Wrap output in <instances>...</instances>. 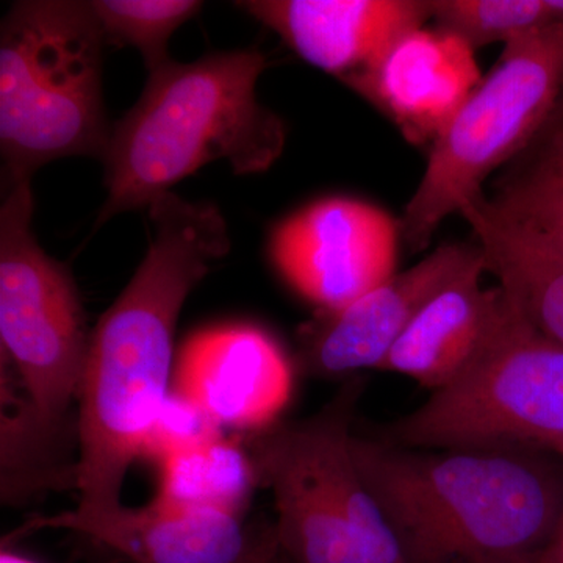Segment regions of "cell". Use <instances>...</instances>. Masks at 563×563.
Wrapping results in <instances>:
<instances>
[{"mask_svg":"<svg viewBox=\"0 0 563 563\" xmlns=\"http://www.w3.org/2000/svg\"><path fill=\"white\" fill-rule=\"evenodd\" d=\"M485 263L459 274L422 307L379 372L401 374L437 391L453 384L487 350L510 310L501 287L485 288Z\"/></svg>","mask_w":563,"mask_h":563,"instance_id":"15","label":"cell"},{"mask_svg":"<svg viewBox=\"0 0 563 563\" xmlns=\"http://www.w3.org/2000/svg\"><path fill=\"white\" fill-rule=\"evenodd\" d=\"M66 529L90 537L133 563H233L243 553L247 525L214 510H176L152 501L140 509L69 510L36 517L13 537Z\"/></svg>","mask_w":563,"mask_h":563,"instance_id":"14","label":"cell"},{"mask_svg":"<svg viewBox=\"0 0 563 563\" xmlns=\"http://www.w3.org/2000/svg\"><path fill=\"white\" fill-rule=\"evenodd\" d=\"M266 68L263 52L240 49L152 70L139 101L111 128L102 157L107 199L96 229L147 209L207 163L225 161L239 176L268 172L287 129L258 101Z\"/></svg>","mask_w":563,"mask_h":563,"instance_id":"3","label":"cell"},{"mask_svg":"<svg viewBox=\"0 0 563 563\" xmlns=\"http://www.w3.org/2000/svg\"><path fill=\"white\" fill-rule=\"evenodd\" d=\"M351 450L407 563H531L562 517L554 451L415 450L357 432Z\"/></svg>","mask_w":563,"mask_h":563,"instance_id":"2","label":"cell"},{"mask_svg":"<svg viewBox=\"0 0 563 563\" xmlns=\"http://www.w3.org/2000/svg\"><path fill=\"white\" fill-rule=\"evenodd\" d=\"M0 32L5 181L32 180L60 158H102L111 133L102 95L107 41L91 3L18 2Z\"/></svg>","mask_w":563,"mask_h":563,"instance_id":"4","label":"cell"},{"mask_svg":"<svg viewBox=\"0 0 563 563\" xmlns=\"http://www.w3.org/2000/svg\"><path fill=\"white\" fill-rule=\"evenodd\" d=\"M555 131H563V91L561 98H559L558 106H555L553 117H551L550 122H548L547 128H544V131L542 135L539 136V140L542 139V136L548 135V133Z\"/></svg>","mask_w":563,"mask_h":563,"instance_id":"25","label":"cell"},{"mask_svg":"<svg viewBox=\"0 0 563 563\" xmlns=\"http://www.w3.org/2000/svg\"><path fill=\"white\" fill-rule=\"evenodd\" d=\"M295 369L272 333L233 322L192 333L177 352L173 390L220 428L263 431L290 402Z\"/></svg>","mask_w":563,"mask_h":563,"instance_id":"11","label":"cell"},{"mask_svg":"<svg viewBox=\"0 0 563 563\" xmlns=\"http://www.w3.org/2000/svg\"><path fill=\"white\" fill-rule=\"evenodd\" d=\"M431 20L474 51L506 46L555 22L550 0H431Z\"/></svg>","mask_w":563,"mask_h":563,"instance_id":"19","label":"cell"},{"mask_svg":"<svg viewBox=\"0 0 563 563\" xmlns=\"http://www.w3.org/2000/svg\"><path fill=\"white\" fill-rule=\"evenodd\" d=\"M563 91V22L506 44L429 150L404 210L402 243L424 251L444 220L484 196V181L531 150Z\"/></svg>","mask_w":563,"mask_h":563,"instance_id":"6","label":"cell"},{"mask_svg":"<svg viewBox=\"0 0 563 563\" xmlns=\"http://www.w3.org/2000/svg\"><path fill=\"white\" fill-rule=\"evenodd\" d=\"M146 210L152 225L146 255L88 343L74 465L80 512L121 506L125 473L143 454L155 415L172 391L174 332L184 303L232 246L228 222L213 203L169 191Z\"/></svg>","mask_w":563,"mask_h":563,"instance_id":"1","label":"cell"},{"mask_svg":"<svg viewBox=\"0 0 563 563\" xmlns=\"http://www.w3.org/2000/svg\"><path fill=\"white\" fill-rule=\"evenodd\" d=\"M483 77L476 51L465 41L421 25L342 81L387 118L407 143L431 150Z\"/></svg>","mask_w":563,"mask_h":563,"instance_id":"12","label":"cell"},{"mask_svg":"<svg viewBox=\"0 0 563 563\" xmlns=\"http://www.w3.org/2000/svg\"><path fill=\"white\" fill-rule=\"evenodd\" d=\"M233 563H287L277 539L276 526L268 521L247 525L246 547Z\"/></svg>","mask_w":563,"mask_h":563,"instance_id":"22","label":"cell"},{"mask_svg":"<svg viewBox=\"0 0 563 563\" xmlns=\"http://www.w3.org/2000/svg\"><path fill=\"white\" fill-rule=\"evenodd\" d=\"M531 563H563V512L550 542Z\"/></svg>","mask_w":563,"mask_h":563,"instance_id":"24","label":"cell"},{"mask_svg":"<svg viewBox=\"0 0 563 563\" xmlns=\"http://www.w3.org/2000/svg\"><path fill=\"white\" fill-rule=\"evenodd\" d=\"M533 147H539V152L529 163L563 180V131L548 133L537 140L531 150Z\"/></svg>","mask_w":563,"mask_h":563,"instance_id":"23","label":"cell"},{"mask_svg":"<svg viewBox=\"0 0 563 563\" xmlns=\"http://www.w3.org/2000/svg\"><path fill=\"white\" fill-rule=\"evenodd\" d=\"M0 209V342L20 376L21 409L3 418L14 446L44 442L79 398L90 336L68 266L33 233L32 180L5 181Z\"/></svg>","mask_w":563,"mask_h":563,"instance_id":"7","label":"cell"},{"mask_svg":"<svg viewBox=\"0 0 563 563\" xmlns=\"http://www.w3.org/2000/svg\"><path fill=\"white\" fill-rule=\"evenodd\" d=\"M91 9L107 43L140 52L147 73L172 62L169 40L202 10L192 0H92Z\"/></svg>","mask_w":563,"mask_h":563,"instance_id":"18","label":"cell"},{"mask_svg":"<svg viewBox=\"0 0 563 563\" xmlns=\"http://www.w3.org/2000/svg\"><path fill=\"white\" fill-rule=\"evenodd\" d=\"M401 221L376 203L329 196L282 220L269 257L317 312L342 309L398 273Z\"/></svg>","mask_w":563,"mask_h":563,"instance_id":"9","label":"cell"},{"mask_svg":"<svg viewBox=\"0 0 563 563\" xmlns=\"http://www.w3.org/2000/svg\"><path fill=\"white\" fill-rule=\"evenodd\" d=\"M555 453H558L559 455H561V457L563 459V446L562 448H559L558 451H555Z\"/></svg>","mask_w":563,"mask_h":563,"instance_id":"27","label":"cell"},{"mask_svg":"<svg viewBox=\"0 0 563 563\" xmlns=\"http://www.w3.org/2000/svg\"><path fill=\"white\" fill-rule=\"evenodd\" d=\"M154 503L176 510H214L242 518L258 485L250 451L220 439L169 455L158 463Z\"/></svg>","mask_w":563,"mask_h":563,"instance_id":"17","label":"cell"},{"mask_svg":"<svg viewBox=\"0 0 563 563\" xmlns=\"http://www.w3.org/2000/svg\"><path fill=\"white\" fill-rule=\"evenodd\" d=\"M479 246L448 243L412 268L331 312H317L298 332V362L317 377L355 376L380 366L422 307L459 274L483 262Z\"/></svg>","mask_w":563,"mask_h":563,"instance_id":"10","label":"cell"},{"mask_svg":"<svg viewBox=\"0 0 563 563\" xmlns=\"http://www.w3.org/2000/svg\"><path fill=\"white\" fill-rule=\"evenodd\" d=\"M0 563H41L35 559L27 558V555L16 553L10 548L3 547L0 553Z\"/></svg>","mask_w":563,"mask_h":563,"instance_id":"26","label":"cell"},{"mask_svg":"<svg viewBox=\"0 0 563 563\" xmlns=\"http://www.w3.org/2000/svg\"><path fill=\"white\" fill-rule=\"evenodd\" d=\"M363 388L361 374L346 377L312 417L269 426L246 448L273 492L287 563H407L352 455Z\"/></svg>","mask_w":563,"mask_h":563,"instance_id":"5","label":"cell"},{"mask_svg":"<svg viewBox=\"0 0 563 563\" xmlns=\"http://www.w3.org/2000/svg\"><path fill=\"white\" fill-rule=\"evenodd\" d=\"M461 214L483 252L485 272L529 324L563 346V255L504 217L488 196L466 203Z\"/></svg>","mask_w":563,"mask_h":563,"instance_id":"16","label":"cell"},{"mask_svg":"<svg viewBox=\"0 0 563 563\" xmlns=\"http://www.w3.org/2000/svg\"><path fill=\"white\" fill-rule=\"evenodd\" d=\"M510 302V301H509ZM373 437L415 450L563 446V346L510 310L453 384Z\"/></svg>","mask_w":563,"mask_h":563,"instance_id":"8","label":"cell"},{"mask_svg":"<svg viewBox=\"0 0 563 563\" xmlns=\"http://www.w3.org/2000/svg\"><path fill=\"white\" fill-rule=\"evenodd\" d=\"M221 428L201 407L169 391L155 415L141 457L161 463L169 455L220 439Z\"/></svg>","mask_w":563,"mask_h":563,"instance_id":"21","label":"cell"},{"mask_svg":"<svg viewBox=\"0 0 563 563\" xmlns=\"http://www.w3.org/2000/svg\"><path fill=\"white\" fill-rule=\"evenodd\" d=\"M488 199L504 217L563 255V180L528 163L504 176Z\"/></svg>","mask_w":563,"mask_h":563,"instance_id":"20","label":"cell"},{"mask_svg":"<svg viewBox=\"0 0 563 563\" xmlns=\"http://www.w3.org/2000/svg\"><path fill=\"white\" fill-rule=\"evenodd\" d=\"M235 5L277 33L303 62L339 80L431 20V0H246Z\"/></svg>","mask_w":563,"mask_h":563,"instance_id":"13","label":"cell"}]
</instances>
